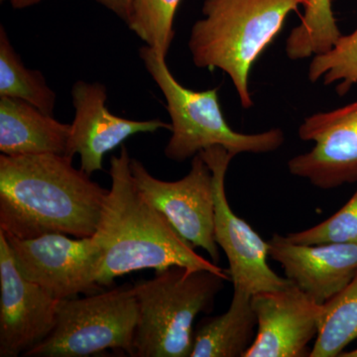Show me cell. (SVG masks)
I'll list each match as a JSON object with an SVG mask.
<instances>
[{"mask_svg": "<svg viewBox=\"0 0 357 357\" xmlns=\"http://www.w3.org/2000/svg\"><path fill=\"white\" fill-rule=\"evenodd\" d=\"M139 56L165 96L172 132L164 150L167 158L184 162L213 146L225 148L234 156L269 153L283 145L285 134L280 128L256 134L234 130L223 116L218 89L196 91L185 88L169 70L166 58L151 47H141Z\"/></svg>", "mask_w": 357, "mask_h": 357, "instance_id": "obj_5", "label": "cell"}, {"mask_svg": "<svg viewBox=\"0 0 357 357\" xmlns=\"http://www.w3.org/2000/svg\"><path fill=\"white\" fill-rule=\"evenodd\" d=\"M321 77L326 86L337 83L340 96L357 84V28L351 34L342 35L330 50L312 57L310 82L317 83Z\"/></svg>", "mask_w": 357, "mask_h": 357, "instance_id": "obj_21", "label": "cell"}, {"mask_svg": "<svg viewBox=\"0 0 357 357\" xmlns=\"http://www.w3.org/2000/svg\"><path fill=\"white\" fill-rule=\"evenodd\" d=\"M256 331L252 295L234 289L229 310L202 319L195 328L190 357H244L255 342Z\"/></svg>", "mask_w": 357, "mask_h": 357, "instance_id": "obj_16", "label": "cell"}, {"mask_svg": "<svg viewBox=\"0 0 357 357\" xmlns=\"http://www.w3.org/2000/svg\"><path fill=\"white\" fill-rule=\"evenodd\" d=\"M210 167L215 187V238L229 260L227 270L234 289L255 295L288 287L292 282L279 276L268 264L269 244L230 208L225 177L234 155L222 146L199 152Z\"/></svg>", "mask_w": 357, "mask_h": 357, "instance_id": "obj_9", "label": "cell"}, {"mask_svg": "<svg viewBox=\"0 0 357 357\" xmlns=\"http://www.w3.org/2000/svg\"><path fill=\"white\" fill-rule=\"evenodd\" d=\"M0 96L17 98L53 115L56 93L39 70H29L14 50L4 26L0 27Z\"/></svg>", "mask_w": 357, "mask_h": 357, "instance_id": "obj_18", "label": "cell"}, {"mask_svg": "<svg viewBox=\"0 0 357 357\" xmlns=\"http://www.w3.org/2000/svg\"><path fill=\"white\" fill-rule=\"evenodd\" d=\"M357 340V273L323 304L321 325L310 357H340Z\"/></svg>", "mask_w": 357, "mask_h": 357, "instance_id": "obj_17", "label": "cell"}, {"mask_svg": "<svg viewBox=\"0 0 357 357\" xmlns=\"http://www.w3.org/2000/svg\"><path fill=\"white\" fill-rule=\"evenodd\" d=\"M299 4L298 0H204V17L192 26L188 43L192 62L229 75L243 109H250L251 68Z\"/></svg>", "mask_w": 357, "mask_h": 357, "instance_id": "obj_3", "label": "cell"}, {"mask_svg": "<svg viewBox=\"0 0 357 357\" xmlns=\"http://www.w3.org/2000/svg\"><path fill=\"white\" fill-rule=\"evenodd\" d=\"M229 274L174 266L136 281L138 321L133 357H190L195 321L213 310Z\"/></svg>", "mask_w": 357, "mask_h": 357, "instance_id": "obj_4", "label": "cell"}, {"mask_svg": "<svg viewBox=\"0 0 357 357\" xmlns=\"http://www.w3.org/2000/svg\"><path fill=\"white\" fill-rule=\"evenodd\" d=\"M58 301L20 273L0 230V357L24 356L50 335Z\"/></svg>", "mask_w": 357, "mask_h": 357, "instance_id": "obj_11", "label": "cell"}, {"mask_svg": "<svg viewBox=\"0 0 357 357\" xmlns=\"http://www.w3.org/2000/svg\"><path fill=\"white\" fill-rule=\"evenodd\" d=\"M299 244H357V190L347 204L325 222L285 236Z\"/></svg>", "mask_w": 357, "mask_h": 357, "instance_id": "obj_22", "label": "cell"}, {"mask_svg": "<svg viewBox=\"0 0 357 357\" xmlns=\"http://www.w3.org/2000/svg\"><path fill=\"white\" fill-rule=\"evenodd\" d=\"M340 357H357V349L354 351L344 352Z\"/></svg>", "mask_w": 357, "mask_h": 357, "instance_id": "obj_25", "label": "cell"}, {"mask_svg": "<svg viewBox=\"0 0 357 357\" xmlns=\"http://www.w3.org/2000/svg\"><path fill=\"white\" fill-rule=\"evenodd\" d=\"M301 6H305V8H307V6L311 3L312 0H298Z\"/></svg>", "mask_w": 357, "mask_h": 357, "instance_id": "obj_26", "label": "cell"}, {"mask_svg": "<svg viewBox=\"0 0 357 357\" xmlns=\"http://www.w3.org/2000/svg\"><path fill=\"white\" fill-rule=\"evenodd\" d=\"M70 124L17 98L0 96V151L17 155H67Z\"/></svg>", "mask_w": 357, "mask_h": 357, "instance_id": "obj_15", "label": "cell"}, {"mask_svg": "<svg viewBox=\"0 0 357 357\" xmlns=\"http://www.w3.org/2000/svg\"><path fill=\"white\" fill-rule=\"evenodd\" d=\"M110 11L116 14L121 20L128 23L130 17L133 0H95Z\"/></svg>", "mask_w": 357, "mask_h": 357, "instance_id": "obj_23", "label": "cell"}, {"mask_svg": "<svg viewBox=\"0 0 357 357\" xmlns=\"http://www.w3.org/2000/svg\"><path fill=\"white\" fill-rule=\"evenodd\" d=\"M181 0H133L129 29L166 58L173 43L174 17Z\"/></svg>", "mask_w": 357, "mask_h": 357, "instance_id": "obj_20", "label": "cell"}, {"mask_svg": "<svg viewBox=\"0 0 357 357\" xmlns=\"http://www.w3.org/2000/svg\"><path fill=\"white\" fill-rule=\"evenodd\" d=\"M333 13L332 0H312L305 8L301 24L286 40V53L291 60H303L325 53L342 36Z\"/></svg>", "mask_w": 357, "mask_h": 357, "instance_id": "obj_19", "label": "cell"}, {"mask_svg": "<svg viewBox=\"0 0 357 357\" xmlns=\"http://www.w3.org/2000/svg\"><path fill=\"white\" fill-rule=\"evenodd\" d=\"M42 0H10V3L14 9H24L36 6Z\"/></svg>", "mask_w": 357, "mask_h": 357, "instance_id": "obj_24", "label": "cell"}, {"mask_svg": "<svg viewBox=\"0 0 357 357\" xmlns=\"http://www.w3.org/2000/svg\"><path fill=\"white\" fill-rule=\"evenodd\" d=\"M6 237L20 273L54 299L102 291L98 282L102 253L93 236L73 239L66 234H47L33 238Z\"/></svg>", "mask_w": 357, "mask_h": 357, "instance_id": "obj_7", "label": "cell"}, {"mask_svg": "<svg viewBox=\"0 0 357 357\" xmlns=\"http://www.w3.org/2000/svg\"><path fill=\"white\" fill-rule=\"evenodd\" d=\"M75 119L70 124L67 156L81 157V169L91 176L102 170L103 157L121 146L130 136L171 130V123L160 119L132 121L117 116L107 107V88L100 83L77 81L72 89Z\"/></svg>", "mask_w": 357, "mask_h": 357, "instance_id": "obj_13", "label": "cell"}, {"mask_svg": "<svg viewBox=\"0 0 357 357\" xmlns=\"http://www.w3.org/2000/svg\"><path fill=\"white\" fill-rule=\"evenodd\" d=\"M298 134L314 146L291 159L289 172L323 190L357 182V100L307 117Z\"/></svg>", "mask_w": 357, "mask_h": 357, "instance_id": "obj_10", "label": "cell"}, {"mask_svg": "<svg viewBox=\"0 0 357 357\" xmlns=\"http://www.w3.org/2000/svg\"><path fill=\"white\" fill-rule=\"evenodd\" d=\"M6 1V0H1V2Z\"/></svg>", "mask_w": 357, "mask_h": 357, "instance_id": "obj_27", "label": "cell"}, {"mask_svg": "<svg viewBox=\"0 0 357 357\" xmlns=\"http://www.w3.org/2000/svg\"><path fill=\"white\" fill-rule=\"evenodd\" d=\"M269 257L283 268L286 278L310 297L325 304L357 273V244H299L275 234Z\"/></svg>", "mask_w": 357, "mask_h": 357, "instance_id": "obj_14", "label": "cell"}, {"mask_svg": "<svg viewBox=\"0 0 357 357\" xmlns=\"http://www.w3.org/2000/svg\"><path fill=\"white\" fill-rule=\"evenodd\" d=\"M252 306L257 331L244 357H310L323 305L291 283L281 290L255 294Z\"/></svg>", "mask_w": 357, "mask_h": 357, "instance_id": "obj_12", "label": "cell"}, {"mask_svg": "<svg viewBox=\"0 0 357 357\" xmlns=\"http://www.w3.org/2000/svg\"><path fill=\"white\" fill-rule=\"evenodd\" d=\"M130 161L124 145L119 156L110 158L112 188L93 236L102 253L98 284L109 287L115 279L131 272L153 269L158 273L174 266L227 274L197 253L167 218L141 196L134 185Z\"/></svg>", "mask_w": 357, "mask_h": 357, "instance_id": "obj_2", "label": "cell"}, {"mask_svg": "<svg viewBox=\"0 0 357 357\" xmlns=\"http://www.w3.org/2000/svg\"><path fill=\"white\" fill-rule=\"evenodd\" d=\"M131 176L141 196L167 218L185 241L203 248L211 261H220L215 238V187L210 167L198 154L184 178L166 182L148 172L139 160L131 158Z\"/></svg>", "mask_w": 357, "mask_h": 357, "instance_id": "obj_8", "label": "cell"}, {"mask_svg": "<svg viewBox=\"0 0 357 357\" xmlns=\"http://www.w3.org/2000/svg\"><path fill=\"white\" fill-rule=\"evenodd\" d=\"M109 190L73 166L67 155H0V230L33 238L96 234Z\"/></svg>", "mask_w": 357, "mask_h": 357, "instance_id": "obj_1", "label": "cell"}, {"mask_svg": "<svg viewBox=\"0 0 357 357\" xmlns=\"http://www.w3.org/2000/svg\"><path fill=\"white\" fill-rule=\"evenodd\" d=\"M137 321L133 284L58 301L55 328L25 356L86 357L112 349L133 357Z\"/></svg>", "mask_w": 357, "mask_h": 357, "instance_id": "obj_6", "label": "cell"}]
</instances>
